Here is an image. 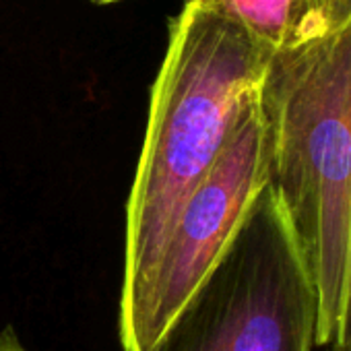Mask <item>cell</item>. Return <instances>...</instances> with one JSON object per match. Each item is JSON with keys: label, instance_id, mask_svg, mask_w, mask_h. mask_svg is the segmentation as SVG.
Returning <instances> with one entry per match:
<instances>
[{"label": "cell", "instance_id": "6da1fadb", "mask_svg": "<svg viewBox=\"0 0 351 351\" xmlns=\"http://www.w3.org/2000/svg\"><path fill=\"white\" fill-rule=\"evenodd\" d=\"M271 56L238 23L199 5L184 3L171 21L126 205L118 332L136 318L176 215L219 159Z\"/></svg>", "mask_w": 351, "mask_h": 351}, {"label": "cell", "instance_id": "7a4b0ae2", "mask_svg": "<svg viewBox=\"0 0 351 351\" xmlns=\"http://www.w3.org/2000/svg\"><path fill=\"white\" fill-rule=\"evenodd\" d=\"M256 99L267 184L316 293L314 347L332 349L351 302V17L275 52Z\"/></svg>", "mask_w": 351, "mask_h": 351}, {"label": "cell", "instance_id": "3957f363", "mask_svg": "<svg viewBox=\"0 0 351 351\" xmlns=\"http://www.w3.org/2000/svg\"><path fill=\"white\" fill-rule=\"evenodd\" d=\"M316 293L265 184L226 250L149 351H312Z\"/></svg>", "mask_w": 351, "mask_h": 351}, {"label": "cell", "instance_id": "277c9868", "mask_svg": "<svg viewBox=\"0 0 351 351\" xmlns=\"http://www.w3.org/2000/svg\"><path fill=\"white\" fill-rule=\"evenodd\" d=\"M265 184V126L254 91L219 159L176 215L151 271L143 306L132 324L120 332L122 351L151 349L213 269Z\"/></svg>", "mask_w": 351, "mask_h": 351}, {"label": "cell", "instance_id": "5b68a950", "mask_svg": "<svg viewBox=\"0 0 351 351\" xmlns=\"http://www.w3.org/2000/svg\"><path fill=\"white\" fill-rule=\"evenodd\" d=\"M238 23L273 54L314 40L306 0H186Z\"/></svg>", "mask_w": 351, "mask_h": 351}, {"label": "cell", "instance_id": "8992f818", "mask_svg": "<svg viewBox=\"0 0 351 351\" xmlns=\"http://www.w3.org/2000/svg\"><path fill=\"white\" fill-rule=\"evenodd\" d=\"M310 27L314 38H320L351 17V0H306Z\"/></svg>", "mask_w": 351, "mask_h": 351}, {"label": "cell", "instance_id": "52a82bcc", "mask_svg": "<svg viewBox=\"0 0 351 351\" xmlns=\"http://www.w3.org/2000/svg\"><path fill=\"white\" fill-rule=\"evenodd\" d=\"M0 351H29V349L23 345V341L19 339L13 326H5L0 330Z\"/></svg>", "mask_w": 351, "mask_h": 351}, {"label": "cell", "instance_id": "ba28073f", "mask_svg": "<svg viewBox=\"0 0 351 351\" xmlns=\"http://www.w3.org/2000/svg\"><path fill=\"white\" fill-rule=\"evenodd\" d=\"M330 351H351V302H349V314H347V324L341 341L330 349Z\"/></svg>", "mask_w": 351, "mask_h": 351}, {"label": "cell", "instance_id": "9c48e42d", "mask_svg": "<svg viewBox=\"0 0 351 351\" xmlns=\"http://www.w3.org/2000/svg\"><path fill=\"white\" fill-rule=\"evenodd\" d=\"M95 5H112V3H120V0H91Z\"/></svg>", "mask_w": 351, "mask_h": 351}]
</instances>
